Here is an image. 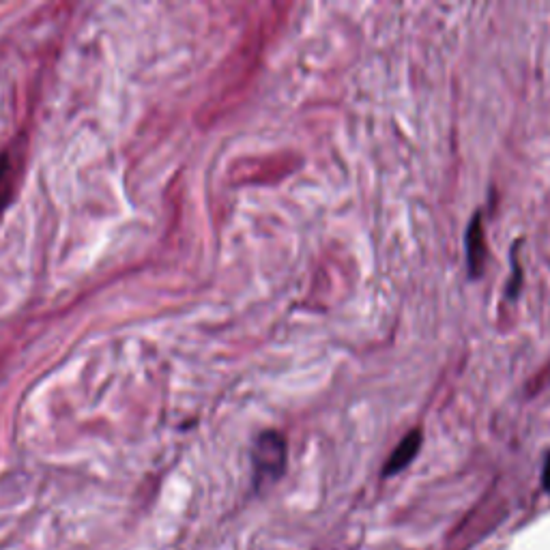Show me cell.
Listing matches in <instances>:
<instances>
[{
  "instance_id": "cell-3",
  "label": "cell",
  "mask_w": 550,
  "mask_h": 550,
  "mask_svg": "<svg viewBox=\"0 0 550 550\" xmlns=\"http://www.w3.org/2000/svg\"><path fill=\"white\" fill-rule=\"evenodd\" d=\"M419 447H422V432L413 430L409 437H404L400 441V445L394 450L392 458L387 460L385 465V475H396L398 471H402L404 467H409V462L417 456Z\"/></svg>"
},
{
  "instance_id": "cell-4",
  "label": "cell",
  "mask_w": 550,
  "mask_h": 550,
  "mask_svg": "<svg viewBox=\"0 0 550 550\" xmlns=\"http://www.w3.org/2000/svg\"><path fill=\"white\" fill-rule=\"evenodd\" d=\"M471 230L475 239L469 235V265H471V273H480L482 263H484V237H482V226H480V217H475V222H471Z\"/></svg>"
},
{
  "instance_id": "cell-2",
  "label": "cell",
  "mask_w": 550,
  "mask_h": 550,
  "mask_svg": "<svg viewBox=\"0 0 550 550\" xmlns=\"http://www.w3.org/2000/svg\"><path fill=\"white\" fill-rule=\"evenodd\" d=\"M18 172H20L18 155L11 151L0 153V211L9 205L13 194H16Z\"/></svg>"
},
{
  "instance_id": "cell-1",
  "label": "cell",
  "mask_w": 550,
  "mask_h": 550,
  "mask_svg": "<svg viewBox=\"0 0 550 550\" xmlns=\"http://www.w3.org/2000/svg\"><path fill=\"white\" fill-rule=\"evenodd\" d=\"M286 439L280 432L267 430L254 443V473L258 484L278 482L286 469Z\"/></svg>"
},
{
  "instance_id": "cell-5",
  "label": "cell",
  "mask_w": 550,
  "mask_h": 550,
  "mask_svg": "<svg viewBox=\"0 0 550 550\" xmlns=\"http://www.w3.org/2000/svg\"><path fill=\"white\" fill-rule=\"evenodd\" d=\"M544 486H546V490L550 492V456H548L546 467H544Z\"/></svg>"
}]
</instances>
